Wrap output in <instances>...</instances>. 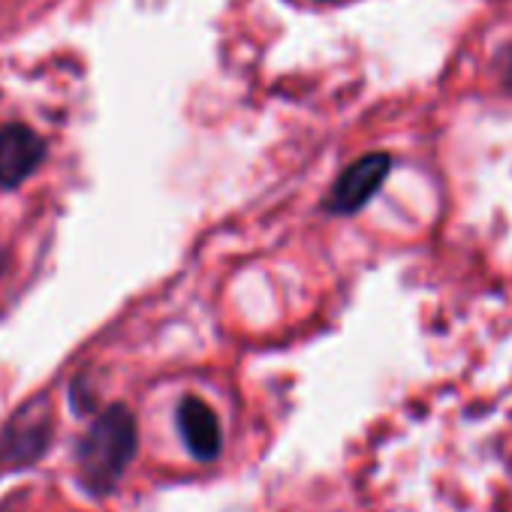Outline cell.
I'll list each match as a JSON object with an SVG mask.
<instances>
[{
	"label": "cell",
	"mask_w": 512,
	"mask_h": 512,
	"mask_svg": "<svg viewBox=\"0 0 512 512\" xmlns=\"http://www.w3.org/2000/svg\"><path fill=\"white\" fill-rule=\"evenodd\" d=\"M392 169V157L389 154H368L359 157L353 166H347L341 172V178L335 181L326 205L335 214H353L359 208H365L371 202V196L383 187V181L389 178Z\"/></svg>",
	"instance_id": "4"
},
{
	"label": "cell",
	"mask_w": 512,
	"mask_h": 512,
	"mask_svg": "<svg viewBox=\"0 0 512 512\" xmlns=\"http://www.w3.org/2000/svg\"><path fill=\"white\" fill-rule=\"evenodd\" d=\"M497 67H500V73H503V82H506V85H512V43L500 49V55H497Z\"/></svg>",
	"instance_id": "6"
},
{
	"label": "cell",
	"mask_w": 512,
	"mask_h": 512,
	"mask_svg": "<svg viewBox=\"0 0 512 512\" xmlns=\"http://www.w3.org/2000/svg\"><path fill=\"white\" fill-rule=\"evenodd\" d=\"M139 449V428L124 404L106 407L76 443V470L88 494L115 491Z\"/></svg>",
	"instance_id": "1"
},
{
	"label": "cell",
	"mask_w": 512,
	"mask_h": 512,
	"mask_svg": "<svg viewBox=\"0 0 512 512\" xmlns=\"http://www.w3.org/2000/svg\"><path fill=\"white\" fill-rule=\"evenodd\" d=\"M46 139L28 124L0 127V187H22L46 160Z\"/></svg>",
	"instance_id": "3"
},
{
	"label": "cell",
	"mask_w": 512,
	"mask_h": 512,
	"mask_svg": "<svg viewBox=\"0 0 512 512\" xmlns=\"http://www.w3.org/2000/svg\"><path fill=\"white\" fill-rule=\"evenodd\" d=\"M175 422H178V434H181L187 452L196 461L208 464V461H214L220 455V449H223L220 422H217L214 410L202 398H196V395L181 398L178 413H175Z\"/></svg>",
	"instance_id": "5"
},
{
	"label": "cell",
	"mask_w": 512,
	"mask_h": 512,
	"mask_svg": "<svg viewBox=\"0 0 512 512\" xmlns=\"http://www.w3.org/2000/svg\"><path fill=\"white\" fill-rule=\"evenodd\" d=\"M52 443V416L49 410H19L7 428L0 431V464L28 467L46 455Z\"/></svg>",
	"instance_id": "2"
}]
</instances>
